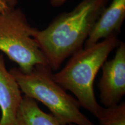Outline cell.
Returning <instances> with one entry per match:
<instances>
[{
  "label": "cell",
  "mask_w": 125,
  "mask_h": 125,
  "mask_svg": "<svg viewBox=\"0 0 125 125\" xmlns=\"http://www.w3.org/2000/svg\"><path fill=\"white\" fill-rule=\"evenodd\" d=\"M97 119L98 125H125V102L103 107Z\"/></svg>",
  "instance_id": "obj_9"
},
{
  "label": "cell",
  "mask_w": 125,
  "mask_h": 125,
  "mask_svg": "<svg viewBox=\"0 0 125 125\" xmlns=\"http://www.w3.org/2000/svg\"><path fill=\"white\" fill-rule=\"evenodd\" d=\"M119 43L118 34H114L94 44L85 46L70 56L60 71L53 74L54 81L74 94L81 107L96 118L103 107L95 97L94 81L108 56Z\"/></svg>",
  "instance_id": "obj_2"
},
{
  "label": "cell",
  "mask_w": 125,
  "mask_h": 125,
  "mask_svg": "<svg viewBox=\"0 0 125 125\" xmlns=\"http://www.w3.org/2000/svg\"><path fill=\"white\" fill-rule=\"evenodd\" d=\"M18 0H0V13H4L15 9Z\"/></svg>",
  "instance_id": "obj_10"
},
{
  "label": "cell",
  "mask_w": 125,
  "mask_h": 125,
  "mask_svg": "<svg viewBox=\"0 0 125 125\" xmlns=\"http://www.w3.org/2000/svg\"><path fill=\"white\" fill-rule=\"evenodd\" d=\"M26 96L40 101L62 125H96L81 112L76 98L53 79V71L48 64L35 65L29 73L18 67L9 70Z\"/></svg>",
  "instance_id": "obj_3"
},
{
  "label": "cell",
  "mask_w": 125,
  "mask_h": 125,
  "mask_svg": "<svg viewBox=\"0 0 125 125\" xmlns=\"http://www.w3.org/2000/svg\"><path fill=\"white\" fill-rule=\"evenodd\" d=\"M74 125V124H69V125Z\"/></svg>",
  "instance_id": "obj_12"
},
{
  "label": "cell",
  "mask_w": 125,
  "mask_h": 125,
  "mask_svg": "<svg viewBox=\"0 0 125 125\" xmlns=\"http://www.w3.org/2000/svg\"><path fill=\"white\" fill-rule=\"evenodd\" d=\"M125 18V0H113L103 9L85 42L94 44L114 34H118Z\"/></svg>",
  "instance_id": "obj_7"
},
{
  "label": "cell",
  "mask_w": 125,
  "mask_h": 125,
  "mask_svg": "<svg viewBox=\"0 0 125 125\" xmlns=\"http://www.w3.org/2000/svg\"><path fill=\"white\" fill-rule=\"evenodd\" d=\"M13 125H62L52 114L43 112L37 101L24 95L16 114Z\"/></svg>",
  "instance_id": "obj_8"
},
{
  "label": "cell",
  "mask_w": 125,
  "mask_h": 125,
  "mask_svg": "<svg viewBox=\"0 0 125 125\" xmlns=\"http://www.w3.org/2000/svg\"><path fill=\"white\" fill-rule=\"evenodd\" d=\"M115 56L104 62L98 83L101 103L105 107L121 102L125 94V44L120 42Z\"/></svg>",
  "instance_id": "obj_5"
},
{
  "label": "cell",
  "mask_w": 125,
  "mask_h": 125,
  "mask_svg": "<svg viewBox=\"0 0 125 125\" xmlns=\"http://www.w3.org/2000/svg\"><path fill=\"white\" fill-rule=\"evenodd\" d=\"M68 0H49L50 3L53 7H60L64 4Z\"/></svg>",
  "instance_id": "obj_11"
},
{
  "label": "cell",
  "mask_w": 125,
  "mask_h": 125,
  "mask_svg": "<svg viewBox=\"0 0 125 125\" xmlns=\"http://www.w3.org/2000/svg\"><path fill=\"white\" fill-rule=\"evenodd\" d=\"M37 30L19 8L0 13V51L24 73L35 65L48 64L35 38Z\"/></svg>",
  "instance_id": "obj_4"
},
{
  "label": "cell",
  "mask_w": 125,
  "mask_h": 125,
  "mask_svg": "<svg viewBox=\"0 0 125 125\" xmlns=\"http://www.w3.org/2000/svg\"><path fill=\"white\" fill-rule=\"evenodd\" d=\"M21 93L15 78L7 69L4 56L0 54V125H13Z\"/></svg>",
  "instance_id": "obj_6"
},
{
  "label": "cell",
  "mask_w": 125,
  "mask_h": 125,
  "mask_svg": "<svg viewBox=\"0 0 125 125\" xmlns=\"http://www.w3.org/2000/svg\"><path fill=\"white\" fill-rule=\"evenodd\" d=\"M109 0H82L73 10L57 16L35 38L53 71L82 49Z\"/></svg>",
  "instance_id": "obj_1"
}]
</instances>
